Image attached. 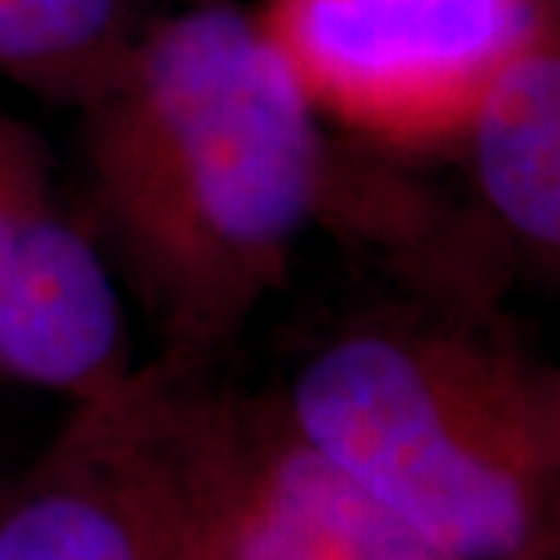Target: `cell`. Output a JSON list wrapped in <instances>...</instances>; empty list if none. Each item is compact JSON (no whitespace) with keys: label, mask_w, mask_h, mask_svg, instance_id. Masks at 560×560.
<instances>
[{"label":"cell","mask_w":560,"mask_h":560,"mask_svg":"<svg viewBox=\"0 0 560 560\" xmlns=\"http://www.w3.org/2000/svg\"><path fill=\"white\" fill-rule=\"evenodd\" d=\"M77 116V202L152 354L224 369L337 199L326 124L232 0L149 19Z\"/></svg>","instance_id":"6da1fadb"},{"label":"cell","mask_w":560,"mask_h":560,"mask_svg":"<svg viewBox=\"0 0 560 560\" xmlns=\"http://www.w3.org/2000/svg\"><path fill=\"white\" fill-rule=\"evenodd\" d=\"M282 412L445 560H546L560 365L474 307L354 318L304 354Z\"/></svg>","instance_id":"7a4b0ae2"},{"label":"cell","mask_w":560,"mask_h":560,"mask_svg":"<svg viewBox=\"0 0 560 560\" xmlns=\"http://www.w3.org/2000/svg\"><path fill=\"white\" fill-rule=\"evenodd\" d=\"M254 19L326 127L438 149L467 138L535 0H265Z\"/></svg>","instance_id":"3957f363"},{"label":"cell","mask_w":560,"mask_h":560,"mask_svg":"<svg viewBox=\"0 0 560 560\" xmlns=\"http://www.w3.org/2000/svg\"><path fill=\"white\" fill-rule=\"evenodd\" d=\"M149 354L0 481V560H185L199 384Z\"/></svg>","instance_id":"277c9868"},{"label":"cell","mask_w":560,"mask_h":560,"mask_svg":"<svg viewBox=\"0 0 560 560\" xmlns=\"http://www.w3.org/2000/svg\"><path fill=\"white\" fill-rule=\"evenodd\" d=\"M196 560H445L307 441L276 395L210 369L192 448Z\"/></svg>","instance_id":"5b68a950"},{"label":"cell","mask_w":560,"mask_h":560,"mask_svg":"<svg viewBox=\"0 0 560 560\" xmlns=\"http://www.w3.org/2000/svg\"><path fill=\"white\" fill-rule=\"evenodd\" d=\"M138 365L130 304L77 196L37 130L0 109V384L80 405Z\"/></svg>","instance_id":"8992f818"},{"label":"cell","mask_w":560,"mask_h":560,"mask_svg":"<svg viewBox=\"0 0 560 560\" xmlns=\"http://www.w3.org/2000/svg\"><path fill=\"white\" fill-rule=\"evenodd\" d=\"M463 145L495 221L560 268V0H535L528 40L488 91Z\"/></svg>","instance_id":"52a82bcc"},{"label":"cell","mask_w":560,"mask_h":560,"mask_svg":"<svg viewBox=\"0 0 560 560\" xmlns=\"http://www.w3.org/2000/svg\"><path fill=\"white\" fill-rule=\"evenodd\" d=\"M145 22L135 0H0V80L80 113Z\"/></svg>","instance_id":"ba28073f"},{"label":"cell","mask_w":560,"mask_h":560,"mask_svg":"<svg viewBox=\"0 0 560 560\" xmlns=\"http://www.w3.org/2000/svg\"><path fill=\"white\" fill-rule=\"evenodd\" d=\"M546 560H560V503H557V517H553V532H550V550Z\"/></svg>","instance_id":"9c48e42d"},{"label":"cell","mask_w":560,"mask_h":560,"mask_svg":"<svg viewBox=\"0 0 560 560\" xmlns=\"http://www.w3.org/2000/svg\"><path fill=\"white\" fill-rule=\"evenodd\" d=\"M188 528H192V521H188ZM185 560H196L192 557V546H185Z\"/></svg>","instance_id":"30bf717a"},{"label":"cell","mask_w":560,"mask_h":560,"mask_svg":"<svg viewBox=\"0 0 560 560\" xmlns=\"http://www.w3.org/2000/svg\"><path fill=\"white\" fill-rule=\"evenodd\" d=\"M174 4H199V0H174Z\"/></svg>","instance_id":"8fae6325"}]
</instances>
